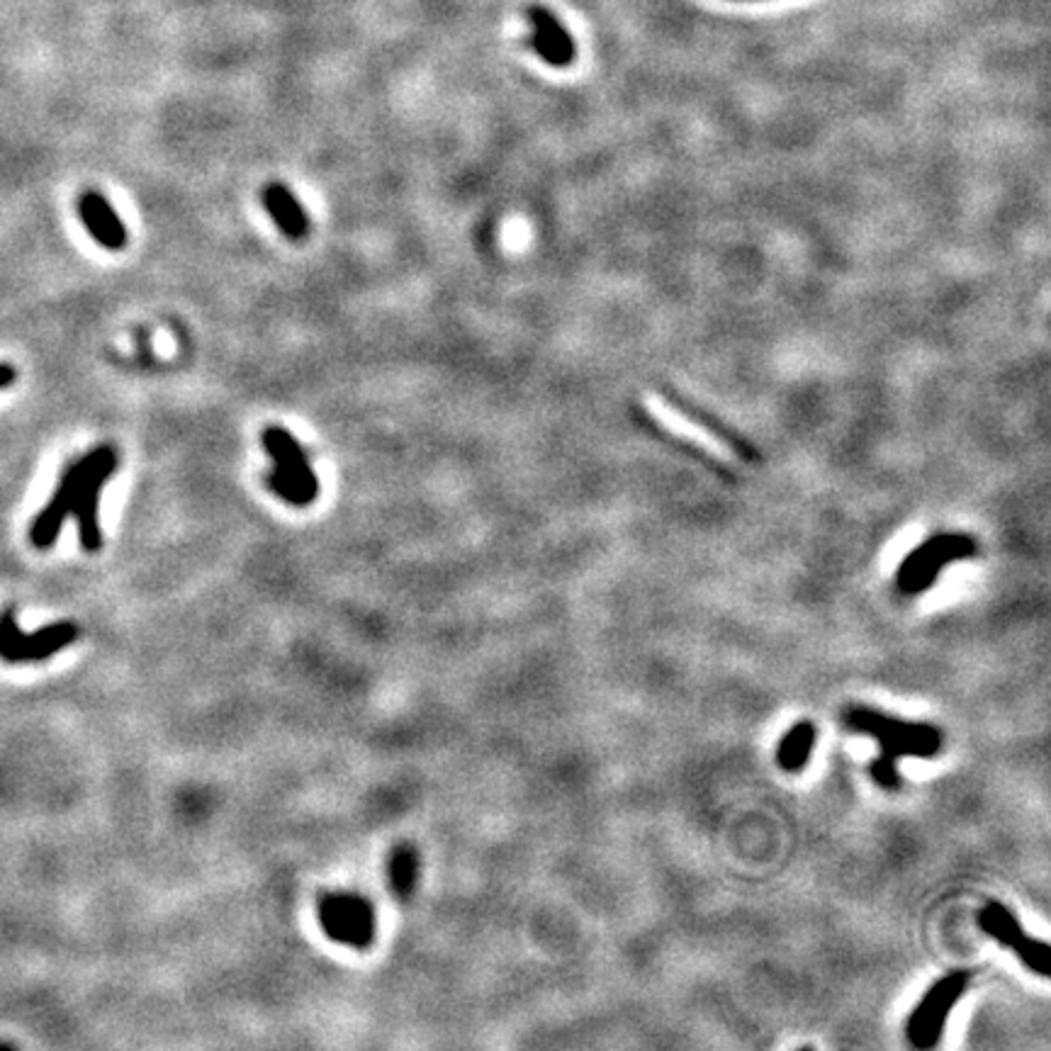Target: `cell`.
<instances>
[{
	"label": "cell",
	"instance_id": "cell-9",
	"mask_svg": "<svg viewBox=\"0 0 1051 1051\" xmlns=\"http://www.w3.org/2000/svg\"><path fill=\"white\" fill-rule=\"evenodd\" d=\"M263 448L269 453V458L273 460L275 470H281L287 478L300 482L307 490H312L319 494V480L315 468L309 466L307 453L300 446L290 431H285L283 426H265L263 431Z\"/></svg>",
	"mask_w": 1051,
	"mask_h": 1051
},
{
	"label": "cell",
	"instance_id": "cell-16",
	"mask_svg": "<svg viewBox=\"0 0 1051 1051\" xmlns=\"http://www.w3.org/2000/svg\"><path fill=\"white\" fill-rule=\"evenodd\" d=\"M319 903L329 905L331 911L341 913L349 917L351 923H356L361 927H368V930H375V909L370 901H365L358 893H349V891H336V893H324Z\"/></svg>",
	"mask_w": 1051,
	"mask_h": 1051
},
{
	"label": "cell",
	"instance_id": "cell-19",
	"mask_svg": "<svg viewBox=\"0 0 1051 1051\" xmlns=\"http://www.w3.org/2000/svg\"><path fill=\"white\" fill-rule=\"evenodd\" d=\"M18 380V368L13 363H0V390H8Z\"/></svg>",
	"mask_w": 1051,
	"mask_h": 1051
},
{
	"label": "cell",
	"instance_id": "cell-17",
	"mask_svg": "<svg viewBox=\"0 0 1051 1051\" xmlns=\"http://www.w3.org/2000/svg\"><path fill=\"white\" fill-rule=\"evenodd\" d=\"M265 484H269L283 502L293 504V506H307V504H312L317 500V492L307 490V487L290 480L287 475H283L281 470H275V468L269 475H265Z\"/></svg>",
	"mask_w": 1051,
	"mask_h": 1051
},
{
	"label": "cell",
	"instance_id": "cell-1",
	"mask_svg": "<svg viewBox=\"0 0 1051 1051\" xmlns=\"http://www.w3.org/2000/svg\"><path fill=\"white\" fill-rule=\"evenodd\" d=\"M845 721L852 730L877 740L881 755L889 759L935 757L943 750V733L935 726L905 723L901 718H891L871 708H849Z\"/></svg>",
	"mask_w": 1051,
	"mask_h": 1051
},
{
	"label": "cell",
	"instance_id": "cell-11",
	"mask_svg": "<svg viewBox=\"0 0 1051 1051\" xmlns=\"http://www.w3.org/2000/svg\"><path fill=\"white\" fill-rule=\"evenodd\" d=\"M79 217L98 243L107 251H122L127 247V227L122 222L115 207L110 205L98 191H85L79 197Z\"/></svg>",
	"mask_w": 1051,
	"mask_h": 1051
},
{
	"label": "cell",
	"instance_id": "cell-13",
	"mask_svg": "<svg viewBox=\"0 0 1051 1051\" xmlns=\"http://www.w3.org/2000/svg\"><path fill=\"white\" fill-rule=\"evenodd\" d=\"M815 726L809 721L796 723L784 740L779 743L777 750V762L784 772H801L806 765H809L811 750L815 745Z\"/></svg>",
	"mask_w": 1051,
	"mask_h": 1051
},
{
	"label": "cell",
	"instance_id": "cell-5",
	"mask_svg": "<svg viewBox=\"0 0 1051 1051\" xmlns=\"http://www.w3.org/2000/svg\"><path fill=\"white\" fill-rule=\"evenodd\" d=\"M973 552H976V546L961 536H939L927 540L925 546L913 550L911 556L903 560L895 584H899L903 594H921L930 590L939 578V572H943L951 560L969 558Z\"/></svg>",
	"mask_w": 1051,
	"mask_h": 1051
},
{
	"label": "cell",
	"instance_id": "cell-7",
	"mask_svg": "<svg viewBox=\"0 0 1051 1051\" xmlns=\"http://www.w3.org/2000/svg\"><path fill=\"white\" fill-rule=\"evenodd\" d=\"M85 470H88V453H85V456H81L79 460H73L71 466L64 470L57 490H54V494H52V500L47 502V506L42 509L35 522H32V526H30L32 546L39 548V550H49L54 544H57V538H59L61 528H64V522L73 512L76 494H79V487L83 482Z\"/></svg>",
	"mask_w": 1051,
	"mask_h": 1051
},
{
	"label": "cell",
	"instance_id": "cell-2",
	"mask_svg": "<svg viewBox=\"0 0 1051 1051\" xmlns=\"http://www.w3.org/2000/svg\"><path fill=\"white\" fill-rule=\"evenodd\" d=\"M117 470V450L103 444L88 450V470L76 494L73 512L76 528H79V544L85 552H98L103 548V528H101V496L107 480Z\"/></svg>",
	"mask_w": 1051,
	"mask_h": 1051
},
{
	"label": "cell",
	"instance_id": "cell-14",
	"mask_svg": "<svg viewBox=\"0 0 1051 1051\" xmlns=\"http://www.w3.org/2000/svg\"><path fill=\"white\" fill-rule=\"evenodd\" d=\"M387 877H390V887L397 899H412L419 881V852L412 845L395 847L390 861H387Z\"/></svg>",
	"mask_w": 1051,
	"mask_h": 1051
},
{
	"label": "cell",
	"instance_id": "cell-8",
	"mask_svg": "<svg viewBox=\"0 0 1051 1051\" xmlns=\"http://www.w3.org/2000/svg\"><path fill=\"white\" fill-rule=\"evenodd\" d=\"M646 409L660 426H665L670 431V434L704 448L706 453H711V456L718 458V460H726V462L735 460L733 448H730L723 438H718L716 434H711V431H708L706 426L692 422L687 414H682L679 409H674L667 400H662V397L648 395L646 397Z\"/></svg>",
	"mask_w": 1051,
	"mask_h": 1051
},
{
	"label": "cell",
	"instance_id": "cell-3",
	"mask_svg": "<svg viewBox=\"0 0 1051 1051\" xmlns=\"http://www.w3.org/2000/svg\"><path fill=\"white\" fill-rule=\"evenodd\" d=\"M81 636V628L73 621H54L35 633H22L13 606L0 612V660L18 665V662H42L69 648Z\"/></svg>",
	"mask_w": 1051,
	"mask_h": 1051
},
{
	"label": "cell",
	"instance_id": "cell-12",
	"mask_svg": "<svg viewBox=\"0 0 1051 1051\" xmlns=\"http://www.w3.org/2000/svg\"><path fill=\"white\" fill-rule=\"evenodd\" d=\"M263 205L269 209V215L273 217V222L278 225L285 239L290 241H302L309 235V217L305 213V207L300 201L293 195L290 187H285L283 183H271L263 187Z\"/></svg>",
	"mask_w": 1051,
	"mask_h": 1051
},
{
	"label": "cell",
	"instance_id": "cell-6",
	"mask_svg": "<svg viewBox=\"0 0 1051 1051\" xmlns=\"http://www.w3.org/2000/svg\"><path fill=\"white\" fill-rule=\"evenodd\" d=\"M979 925L983 933L991 935L993 939H998L1001 945L1010 947L1015 955L1025 961V967H1030L1037 976H1049L1051 971L1049 945L1042 943V939L1027 937L1020 923L1015 921V915L1005 909V905L989 903L979 915Z\"/></svg>",
	"mask_w": 1051,
	"mask_h": 1051
},
{
	"label": "cell",
	"instance_id": "cell-4",
	"mask_svg": "<svg viewBox=\"0 0 1051 1051\" xmlns=\"http://www.w3.org/2000/svg\"><path fill=\"white\" fill-rule=\"evenodd\" d=\"M969 986L967 971H951L925 993L921 1005L909 1017V1039L917 1049H930L943 1037L949 1010L959 1003Z\"/></svg>",
	"mask_w": 1051,
	"mask_h": 1051
},
{
	"label": "cell",
	"instance_id": "cell-15",
	"mask_svg": "<svg viewBox=\"0 0 1051 1051\" xmlns=\"http://www.w3.org/2000/svg\"><path fill=\"white\" fill-rule=\"evenodd\" d=\"M319 923H322L327 937L334 939V943H339V945L368 949L375 943V930H368V927H361L356 923H351L349 917H344L336 911H331L329 905H324V903H319Z\"/></svg>",
	"mask_w": 1051,
	"mask_h": 1051
},
{
	"label": "cell",
	"instance_id": "cell-18",
	"mask_svg": "<svg viewBox=\"0 0 1051 1051\" xmlns=\"http://www.w3.org/2000/svg\"><path fill=\"white\" fill-rule=\"evenodd\" d=\"M871 777L883 789L901 787V774H899V767H895V759H889L883 755H879V759L871 762Z\"/></svg>",
	"mask_w": 1051,
	"mask_h": 1051
},
{
	"label": "cell",
	"instance_id": "cell-10",
	"mask_svg": "<svg viewBox=\"0 0 1051 1051\" xmlns=\"http://www.w3.org/2000/svg\"><path fill=\"white\" fill-rule=\"evenodd\" d=\"M526 15L534 25V37H530V47L540 59L550 66H570L574 59V42L566 25L550 13L544 5H528Z\"/></svg>",
	"mask_w": 1051,
	"mask_h": 1051
}]
</instances>
